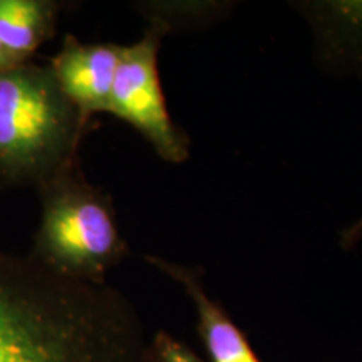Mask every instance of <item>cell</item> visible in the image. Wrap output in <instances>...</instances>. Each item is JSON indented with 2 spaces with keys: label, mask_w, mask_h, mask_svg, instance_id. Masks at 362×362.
Masks as SVG:
<instances>
[{
  "label": "cell",
  "mask_w": 362,
  "mask_h": 362,
  "mask_svg": "<svg viewBox=\"0 0 362 362\" xmlns=\"http://www.w3.org/2000/svg\"><path fill=\"white\" fill-rule=\"evenodd\" d=\"M146 27L163 35L208 30L232 16L237 2L228 0H149L134 4Z\"/></svg>",
  "instance_id": "9c48e42d"
},
{
  "label": "cell",
  "mask_w": 362,
  "mask_h": 362,
  "mask_svg": "<svg viewBox=\"0 0 362 362\" xmlns=\"http://www.w3.org/2000/svg\"><path fill=\"white\" fill-rule=\"evenodd\" d=\"M61 4L52 0H0V44L17 62L56 34Z\"/></svg>",
  "instance_id": "ba28073f"
},
{
  "label": "cell",
  "mask_w": 362,
  "mask_h": 362,
  "mask_svg": "<svg viewBox=\"0 0 362 362\" xmlns=\"http://www.w3.org/2000/svg\"><path fill=\"white\" fill-rule=\"evenodd\" d=\"M149 352L153 362H206L188 344L166 330H158L149 339Z\"/></svg>",
  "instance_id": "30bf717a"
},
{
  "label": "cell",
  "mask_w": 362,
  "mask_h": 362,
  "mask_svg": "<svg viewBox=\"0 0 362 362\" xmlns=\"http://www.w3.org/2000/svg\"><path fill=\"white\" fill-rule=\"evenodd\" d=\"M17 64H21V62H17L16 59L11 56V54H8L6 49H4V45L0 44V72L8 69V67L17 66Z\"/></svg>",
  "instance_id": "7c38bea8"
},
{
  "label": "cell",
  "mask_w": 362,
  "mask_h": 362,
  "mask_svg": "<svg viewBox=\"0 0 362 362\" xmlns=\"http://www.w3.org/2000/svg\"><path fill=\"white\" fill-rule=\"evenodd\" d=\"M40 220L30 255L67 277L106 282L129 255L111 197L84 178L79 166L37 188Z\"/></svg>",
  "instance_id": "3957f363"
},
{
  "label": "cell",
  "mask_w": 362,
  "mask_h": 362,
  "mask_svg": "<svg viewBox=\"0 0 362 362\" xmlns=\"http://www.w3.org/2000/svg\"><path fill=\"white\" fill-rule=\"evenodd\" d=\"M163 39L146 27L141 39L121 45L107 115L133 126L163 161L181 165L189 158L192 141L171 117L163 90L158 67Z\"/></svg>",
  "instance_id": "277c9868"
},
{
  "label": "cell",
  "mask_w": 362,
  "mask_h": 362,
  "mask_svg": "<svg viewBox=\"0 0 362 362\" xmlns=\"http://www.w3.org/2000/svg\"><path fill=\"white\" fill-rule=\"evenodd\" d=\"M88 123L49 66L27 61L0 72V183L39 188L79 166Z\"/></svg>",
  "instance_id": "7a4b0ae2"
},
{
  "label": "cell",
  "mask_w": 362,
  "mask_h": 362,
  "mask_svg": "<svg viewBox=\"0 0 362 362\" xmlns=\"http://www.w3.org/2000/svg\"><path fill=\"white\" fill-rule=\"evenodd\" d=\"M119 51L117 44H88L66 35L47 64L64 96L86 121L110 111Z\"/></svg>",
  "instance_id": "8992f818"
},
{
  "label": "cell",
  "mask_w": 362,
  "mask_h": 362,
  "mask_svg": "<svg viewBox=\"0 0 362 362\" xmlns=\"http://www.w3.org/2000/svg\"><path fill=\"white\" fill-rule=\"evenodd\" d=\"M144 260L160 274L178 284L197 314V332L210 362H264L235 320L206 291L203 270L165 257L144 255Z\"/></svg>",
  "instance_id": "52a82bcc"
},
{
  "label": "cell",
  "mask_w": 362,
  "mask_h": 362,
  "mask_svg": "<svg viewBox=\"0 0 362 362\" xmlns=\"http://www.w3.org/2000/svg\"><path fill=\"white\" fill-rule=\"evenodd\" d=\"M305 22L317 69L336 79L362 81V0H293Z\"/></svg>",
  "instance_id": "5b68a950"
},
{
  "label": "cell",
  "mask_w": 362,
  "mask_h": 362,
  "mask_svg": "<svg viewBox=\"0 0 362 362\" xmlns=\"http://www.w3.org/2000/svg\"><path fill=\"white\" fill-rule=\"evenodd\" d=\"M131 300L0 247V362H153Z\"/></svg>",
  "instance_id": "6da1fadb"
},
{
  "label": "cell",
  "mask_w": 362,
  "mask_h": 362,
  "mask_svg": "<svg viewBox=\"0 0 362 362\" xmlns=\"http://www.w3.org/2000/svg\"><path fill=\"white\" fill-rule=\"evenodd\" d=\"M362 243V214L354 221L346 225L339 233V247L344 252L356 250Z\"/></svg>",
  "instance_id": "8fae6325"
}]
</instances>
